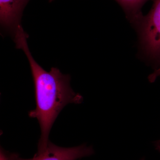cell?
<instances>
[{
  "label": "cell",
  "instance_id": "obj_1",
  "mask_svg": "<svg viewBox=\"0 0 160 160\" xmlns=\"http://www.w3.org/2000/svg\"><path fill=\"white\" fill-rule=\"evenodd\" d=\"M28 35L22 27L18 29L13 39L17 49H22L28 58L34 82L36 107L29 112L36 118L41 128L38 150L45 149L49 142V132L60 112L68 104L82 102L83 97L75 92L70 85L69 75L62 74L52 67L46 71L32 57L27 44Z\"/></svg>",
  "mask_w": 160,
  "mask_h": 160
},
{
  "label": "cell",
  "instance_id": "obj_2",
  "mask_svg": "<svg viewBox=\"0 0 160 160\" xmlns=\"http://www.w3.org/2000/svg\"><path fill=\"white\" fill-rule=\"evenodd\" d=\"M134 25L142 51L156 69L160 62V0H154L148 14L142 16Z\"/></svg>",
  "mask_w": 160,
  "mask_h": 160
},
{
  "label": "cell",
  "instance_id": "obj_3",
  "mask_svg": "<svg viewBox=\"0 0 160 160\" xmlns=\"http://www.w3.org/2000/svg\"><path fill=\"white\" fill-rule=\"evenodd\" d=\"M91 146L86 145L65 148L56 146L49 141L45 149L38 150L33 158L23 159L15 153H8L11 160H77L94 153Z\"/></svg>",
  "mask_w": 160,
  "mask_h": 160
},
{
  "label": "cell",
  "instance_id": "obj_4",
  "mask_svg": "<svg viewBox=\"0 0 160 160\" xmlns=\"http://www.w3.org/2000/svg\"><path fill=\"white\" fill-rule=\"evenodd\" d=\"M29 0H0V22L2 28L12 36L21 22L23 10Z\"/></svg>",
  "mask_w": 160,
  "mask_h": 160
},
{
  "label": "cell",
  "instance_id": "obj_5",
  "mask_svg": "<svg viewBox=\"0 0 160 160\" xmlns=\"http://www.w3.org/2000/svg\"><path fill=\"white\" fill-rule=\"evenodd\" d=\"M122 7L126 16L132 24L137 22L143 15L141 9L148 0H116Z\"/></svg>",
  "mask_w": 160,
  "mask_h": 160
},
{
  "label": "cell",
  "instance_id": "obj_6",
  "mask_svg": "<svg viewBox=\"0 0 160 160\" xmlns=\"http://www.w3.org/2000/svg\"><path fill=\"white\" fill-rule=\"evenodd\" d=\"M160 76V62L157 68L148 77V80L150 83L154 82L158 77Z\"/></svg>",
  "mask_w": 160,
  "mask_h": 160
},
{
  "label": "cell",
  "instance_id": "obj_7",
  "mask_svg": "<svg viewBox=\"0 0 160 160\" xmlns=\"http://www.w3.org/2000/svg\"><path fill=\"white\" fill-rule=\"evenodd\" d=\"M0 160H11L9 158L8 153L3 149H1L0 152Z\"/></svg>",
  "mask_w": 160,
  "mask_h": 160
},
{
  "label": "cell",
  "instance_id": "obj_8",
  "mask_svg": "<svg viewBox=\"0 0 160 160\" xmlns=\"http://www.w3.org/2000/svg\"><path fill=\"white\" fill-rule=\"evenodd\" d=\"M154 146L156 149L160 152V139L155 142Z\"/></svg>",
  "mask_w": 160,
  "mask_h": 160
},
{
  "label": "cell",
  "instance_id": "obj_9",
  "mask_svg": "<svg viewBox=\"0 0 160 160\" xmlns=\"http://www.w3.org/2000/svg\"><path fill=\"white\" fill-rule=\"evenodd\" d=\"M52 1H53V0H49V2H52Z\"/></svg>",
  "mask_w": 160,
  "mask_h": 160
},
{
  "label": "cell",
  "instance_id": "obj_10",
  "mask_svg": "<svg viewBox=\"0 0 160 160\" xmlns=\"http://www.w3.org/2000/svg\"><path fill=\"white\" fill-rule=\"evenodd\" d=\"M142 160H144V159H142Z\"/></svg>",
  "mask_w": 160,
  "mask_h": 160
}]
</instances>
